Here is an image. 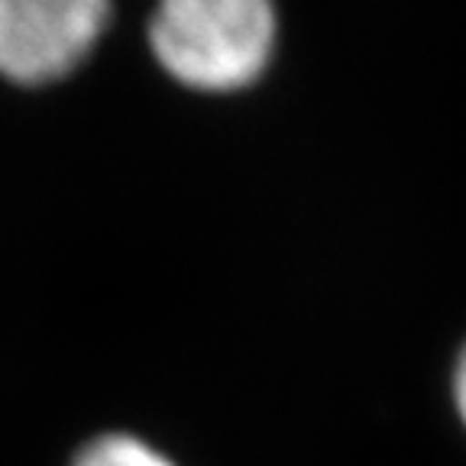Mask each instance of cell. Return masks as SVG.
<instances>
[{
  "mask_svg": "<svg viewBox=\"0 0 466 466\" xmlns=\"http://www.w3.org/2000/svg\"><path fill=\"white\" fill-rule=\"evenodd\" d=\"M153 52L198 91H233L259 78L276 43L272 0H159Z\"/></svg>",
  "mask_w": 466,
  "mask_h": 466,
  "instance_id": "cell-1",
  "label": "cell"
},
{
  "mask_svg": "<svg viewBox=\"0 0 466 466\" xmlns=\"http://www.w3.org/2000/svg\"><path fill=\"white\" fill-rule=\"evenodd\" d=\"M107 26V0H0V75L46 85L68 75Z\"/></svg>",
  "mask_w": 466,
  "mask_h": 466,
  "instance_id": "cell-2",
  "label": "cell"
},
{
  "mask_svg": "<svg viewBox=\"0 0 466 466\" xmlns=\"http://www.w3.org/2000/svg\"><path fill=\"white\" fill-rule=\"evenodd\" d=\"M68 466H178L166 451L130 431H104L75 451Z\"/></svg>",
  "mask_w": 466,
  "mask_h": 466,
  "instance_id": "cell-3",
  "label": "cell"
},
{
  "mask_svg": "<svg viewBox=\"0 0 466 466\" xmlns=\"http://www.w3.org/2000/svg\"><path fill=\"white\" fill-rule=\"evenodd\" d=\"M451 399H453V411H457L460 424L466 428V340L460 343L457 357H453V370H451Z\"/></svg>",
  "mask_w": 466,
  "mask_h": 466,
  "instance_id": "cell-4",
  "label": "cell"
}]
</instances>
